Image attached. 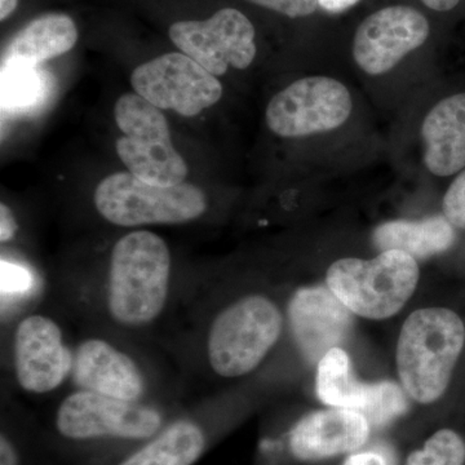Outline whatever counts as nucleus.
Here are the masks:
<instances>
[{"label":"nucleus","instance_id":"1","mask_svg":"<svg viewBox=\"0 0 465 465\" xmlns=\"http://www.w3.org/2000/svg\"><path fill=\"white\" fill-rule=\"evenodd\" d=\"M465 351V321L446 307L410 314L397 341V372L407 396L430 405L448 393Z\"/></svg>","mask_w":465,"mask_h":465},{"label":"nucleus","instance_id":"2","mask_svg":"<svg viewBox=\"0 0 465 465\" xmlns=\"http://www.w3.org/2000/svg\"><path fill=\"white\" fill-rule=\"evenodd\" d=\"M171 252L163 238L149 231L128 232L110 253L105 305L110 318L127 329H142L163 313L170 295Z\"/></svg>","mask_w":465,"mask_h":465},{"label":"nucleus","instance_id":"3","mask_svg":"<svg viewBox=\"0 0 465 465\" xmlns=\"http://www.w3.org/2000/svg\"><path fill=\"white\" fill-rule=\"evenodd\" d=\"M282 331L283 314L273 300L260 293L237 299L210 324L208 365L223 379L249 375L275 347Z\"/></svg>","mask_w":465,"mask_h":465},{"label":"nucleus","instance_id":"4","mask_svg":"<svg viewBox=\"0 0 465 465\" xmlns=\"http://www.w3.org/2000/svg\"><path fill=\"white\" fill-rule=\"evenodd\" d=\"M419 275L416 259L403 251L388 250L371 260H336L327 269L326 286L351 313L387 320L414 295Z\"/></svg>","mask_w":465,"mask_h":465},{"label":"nucleus","instance_id":"5","mask_svg":"<svg viewBox=\"0 0 465 465\" xmlns=\"http://www.w3.org/2000/svg\"><path fill=\"white\" fill-rule=\"evenodd\" d=\"M94 206L112 224L134 228L193 222L206 213L207 201L193 183L154 185L131 173H116L97 185Z\"/></svg>","mask_w":465,"mask_h":465},{"label":"nucleus","instance_id":"6","mask_svg":"<svg viewBox=\"0 0 465 465\" xmlns=\"http://www.w3.org/2000/svg\"><path fill=\"white\" fill-rule=\"evenodd\" d=\"M116 125L124 136L115 148L128 173L154 185L173 186L185 182L188 164L173 148L166 116L137 94L116 101Z\"/></svg>","mask_w":465,"mask_h":465},{"label":"nucleus","instance_id":"7","mask_svg":"<svg viewBox=\"0 0 465 465\" xmlns=\"http://www.w3.org/2000/svg\"><path fill=\"white\" fill-rule=\"evenodd\" d=\"M164 416L142 402L78 390L61 401L54 427L72 442H145L163 430Z\"/></svg>","mask_w":465,"mask_h":465},{"label":"nucleus","instance_id":"8","mask_svg":"<svg viewBox=\"0 0 465 465\" xmlns=\"http://www.w3.org/2000/svg\"><path fill=\"white\" fill-rule=\"evenodd\" d=\"M351 110L347 85L330 76H305L272 97L265 121L275 136L302 139L338 130Z\"/></svg>","mask_w":465,"mask_h":465},{"label":"nucleus","instance_id":"9","mask_svg":"<svg viewBox=\"0 0 465 465\" xmlns=\"http://www.w3.org/2000/svg\"><path fill=\"white\" fill-rule=\"evenodd\" d=\"M168 34L183 54L215 76L229 67L247 69L256 57L255 27L238 9H220L204 21H180Z\"/></svg>","mask_w":465,"mask_h":465},{"label":"nucleus","instance_id":"10","mask_svg":"<svg viewBox=\"0 0 465 465\" xmlns=\"http://www.w3.org/2000/svg\"><path fill=\"white\" fill-rule=\"evenodd\" d=\"M134 92L158 109L195 116L222 99L223 85L215 75L183 54H167L134 70Z\"/></svg>","mask_w":465,"mask_h":465},{"label":"nucleus","instance_id":"11","mask_svg":"<svg viewBox=\"0 0 465 465\" xmlns=\"http://www.w3.org/2000/svg\"><path fill=\"white\" fill-rule=\"evenodd\" d=\"M430 26L418 9L391 5L366 17L357 27L353 58L367 75L391 72L401 61L427 42Z\"/></svg>","mask_w":465,"mask_h":465},{"label":"nucleus","instance_id":"12","mask_svg":"<svg viewBox=\"0 0 465 465\" xmlns=\"http://www.w3.org/2000/svg\"><path fill=\"white\" fill-rule=\"evenodd\" d=\"M317 396L324 405L361 412L376 427L390 423L407 410L402 387L393 381H361L341 347L330 349L318 362Z\"/></svg>","mask_w":465,"mask_h":465},{"label":"nucleus","instance_id":"13","mask_svg":"<svg viewBox=\"0 0 465 465\" xmlns=\"http://www.w3.org/2000/svg\"><path fill=\"white\" fill-rule=\"evenodd\" d=\"M74 353L67 347L56 321L30 314L17 324L14 338V367L18 385L27 393L56 391L72 375Z\"/></svg>","mask_w":465,"mask_h":465},{"label":"nucleus","instance_id":"14","mask_svg":"<svg viewBox=\"0 0 465 465\" xmlns=\"http://www.w3.org/2000/svg\"><path fill=\"white\" fill-rule=\"evenodd\" d=\"M289 322L300 351L309 362L318 363L348 338L353 313L329 287L307 286L291 298Z\"/></svg>","mask_w":465,"mask_h":465},{"label":"nucleus","instance_id":"15","mask_svg":"<svg viewBox=\"0 0 465 465\" xmlns=\"http://www.w3.org/2000/svg\"><path fill=\"white\" fill-rule=\"evenodd\" d=\"M70 376L78 390L130 402L145 396V376L136 361L104 339H85L76 347Z\"/></svg>","mask_w":465,"mask_h":465},{"label":"nucleus","instance_id":"16","mask_svg":"<svg viewBox=\"0 0 465 465\" xmlns=\"http://www.w3.org/2000/svg\"><path fill=\"white\" fill-rule=\"evenodd\" d=\"M370 430L366 416L354 410H320L304 416L292 428L290 450L299 460H323L362 448Z\"/></svg>","mask_w":465,"mask_h":465},{"label":"nucleus","instance_id":"17","mask_svg":"<svg viewBox=\"0 0 465 465\" xmlns=\"http://www.w3.org/2000/svg\"><path fill=\"white\" fill-rule=\"evenodd\" d=\"M424 164L434 176L448 177L465 168V92L439 101L421 124Z\"/></svg>","mask_w":465,"mask_h":465},{"label":"nucleus","instance_id":"18","mask_svg":"<svg viewBox=\"0 0 465 465\" xmlns=\"http://www.w3.org/2000/svg\"><path fill=\"white\" fill-rule=\"evenodd\" d=\"M78 30L66 15L52 14L35 18L9 43L5 65L34 66L61 56L74 47Z\"/></svg>","mask_w":465,"mask_h":465},{"label":"nucleus","instance_id":"19","mask_svg":"<svg viewBox=\"0 0 465 465\" xmlns=\"http://www.w3.org/2000/svg\"><path fill=\"white\" fill-rule=\"evenodd\" d=\"M457 229L443 215L410 222L394 220L379 225L372 242L381 251L400 250L414 259H428L451 249Z\"/></svg>","mask_w":465,"mask_h":465},{"label":"nucleus","instance_id":"20","mask_svg":"<svg viewBox=\"0 0 465 465\" xmlns=\"http://www.w3.org/2000/svg\"><path fill=\"white\" fill-rule=\"evenodd\" d=\"M207 448L203 427L192 419L164 425L116 465H194Z\"/></svg>","mask_w":465,"mask_h":465},{"label":"nucleus","instance_id":"21","mask_svg":"<svg viewBox=\"0 0 465 465\" xmlns=\"http://www.w3.org/2000/svg\"><path fill=\"white\" fill-rule=\"evenodd\" d=\"M406 465H465V433L455 428H440L415 450Z\"/></svg>","mask_w":465,"mask_h":465},{"label":"nucleus","instance_id":"22","mask_svg":"<svg viewBox=\"0 0 465 465\" xmlns=\"http://www.w3.org/2000/svg\"><path fill=\"white\" fill-rule=\"evenodd\" d=\"M3 73V100L14 105H25L36 99L39 92V79L34 72H27L32 66L5 65Z\"/></svg>","mask_w":465,"mask_h":465},{"label":"nucleus","instance_id":"23","mask_svg":"<svg viewBox=\"0 0 465 465\" xmlns=\"http://www.w3.org/2000/svg\"><path fill=\"white\" fill-rule=\"evenodd\" d=\"M442 213L450 224L465 232V168L459 173L443 195Z\"/></svg>","mask_w":465,"mask_h":465},{"label":"nucleus","instance_id":"24","mask_svg":"<svg viewBox=\"0 0 465 465\" xmlns=\"http://www.w3.org/2000/svg\"><path fill=\"white\" fill-rule=\"evenodd\" d=\"M249 2L291 18L311 16L320 7L318 0H249Z\"/></svg>","mask_w":465,"mask_h":465},{"label":"nucleus","instance_id":"25","mask_svg":"<svg viewBox=\"0 0 465 465\" xmlns=\"http://www.w3.org/2000/svg\"><path fill=\"white\" fill-rule=\"evenodd\" d=\"M17 232V223L14 213L7 204H0V241L2 243L11 241Z\"/></svg>","mask_w":465,"mask_h":465},{"label":"nucleus","instance_id":"26","mask_svg":"<svg viewBox=\"0 0 465 465\" xmlns=\"http://www.w3.org/2000/svg\"><path fill=\"white\" fill-rule=\"evenodd\" d=\"M342 465H391L384 455L375 451L358 452L351 455Z\"/></svg>","mask_w":465,"mask_h":465},{"label":"nucleus","instance_id":"27","mask_svg":"<svg viewBox=\"0 0 465 465\" xmlns=\"http://www.w3.org/2000/svg\"><path fill=\"white\" fill-rule=\"evenodd\" d=\"M15 272H16V277H12V274L9 273L7 269H2V278L3 289L8 291H16L20 289H24L26 286V273L25 271L20 268H15Z\"/></svg>","mask_w":465,"mask_h":465},{"label":"nucleus","instance_id":"28","mask_svg":"<svg viewBox=\"0 0 465 465\" xmlns=\"http://www.w3.org/2000/svg\"><path fill=\"white\" fill-rule=\"evenodd\" d=\"M0 465H18L16 446L5 433L0 439Z\"/></svg>","mask_w":465,"mask_h":465},{"label":"nucleus","instance_id":"29","mask_svg":"<svg viewBox=\"0 0 465 465\" xmlns=\"http://www.w3.org/2000/svg\"><path fill=\"white\" fill-rule=\"evenodd\" d=\"M360 0H318L320 7L331 14H341L356 5Z\"/></svg>","mask_w":465,"mask_h":465},{"label":"nucleus","instance_id":"30","mask_svg":"<svg viewBox=\"0 0 465 465\" xmlns=\"http://www.w3.org/2000/svg\"><path fill=\"white\" fill-rule=\"evenodd\" d=\"M425 7L433 9L437 12H448L454 9L460 0H420Z\"/></svg>","mask_w":465,"mask_h":465},{"label":"nucleus","instance_id":"31","mask_svg":"<svg viewBox=\"0 0 465 465\" xmlns=\"http://www.w3.org/2000/svg\"><path fill=\"white\" fill-rule=\"evenodd\" d=\"M17 5L18 0H0V20L5 21V18L11 16Z\"/></svg>","mask_w":465,"mask_h":465}]
</instances>
